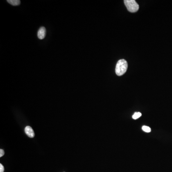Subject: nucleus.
<instances>
[{"instance_id": "9", "label": "nucleus", "mask_w": 172, "mask_h": 172, "mask_svg": "<svg viewBox=\"0 0 172 172\" xmlns=\"http://www.w3.org/2000/svg\"><path fill=\"white\" fill-rule=\"evenodd\" d=\"M4 168L2 164H0V172H4Z\"/></svg>"}, {"instance_id": "6", "label": "nucleus", "mask_w": 172, "mask_h": 172, "mask_svg": "<svg viewBox=\"0 0 172 172\" xmlns=\"http://www.w3.org/2000/svg\"><path fill=\"white\" fill-rule=\"evenodd\" d=\"M141 116V113L140 112H136L133 116V118L134 120L137 119Z\"/></svg>"}, {"instance_id": "4", "label": "nucleus", "mask_w": 172, "mask_h": 172, "mask_svg": "<svg viewBox=\"0 0 172 172\" xmlns=\"http://www.w3.org/2000/svg\"><path fill=\"white\" fill-rule=\"evenodd\" d=\"M25 133L26 135L30 138H33L34 136V130L32 128V127L29 126H26L25 129Z\"/></svg>"}, {"instance_id": "8", "label": "nucleus", "mask_w": 172, "mask_h": 172, "mask_svg": "<svg viewBox=\"0 0 172 172\" xmlns=\"http://www.w3.org/2000/svg\"><path fill=\"white\" fill-rule=\"evenodd\" d=\"M4 150L1 149L0 150V157H1L2 156H4Z\"/></svg>"}, {"instance_id": "5", "label": "nucleus", "mask_w": 172, "mask_h": 172, "mask_svg": "<svg viewBox=\"0 0 172 172\" xmlns=\"http://www.w3.org/2000/svg\"><path fill=\"white\" fill-rule=\"evenodd\" d=\"M7 1L13 6H18L21 2L19 0H7Z\"/></svg>"}, {"instance_id": "2", "label": "nucleus", "mask_w": 172, "mask_h": 172, "mask_svg": "<svg viewBox=\"0 0 172 172\" xmlns=\"http://www.w3.org/2000/svg\"><path fill=\"white\" fill-rule=\"evenodd\" d=\"M124 2L128 11L130 12L135 13L138 11L139 5L138 4L135 0H125Z\"/></svg>"}, {"instance_id": "3", "label": "nucleus", "mask_w": 172, "mask_h": 172, "mask_svg": "<svg viewBox=\"0 0 172 172\" xmlns=\"http://www.w3.org/2000/svg\"><path fill=\"white\" fill-rule=\"evenodd\" d=\"M45 34H46V29L44 27H41L39 28L37 33V36L39 39H44L45 37Z\"/></svg>"}, {"instance_id": "7", "label": "nucleus", "mask_w": 172, "mask_h": 172, "mask_svg": "<svg viewBox=\"0 0 172 172\" xmlns=\"http://www.w3.org/2000/svg\"><path fill=\"white\" fill-rule=\"evenodd\" d=\"M142 130L144 132H146V133H150L151 132V128L148 126H143L142 127Z\"/></svg>"}, {"instance_id": "1", "label": "nucleus", "mask_w": 172, "mask_h": 172, "mask_svg": "<svg viewBox=\"0 0 172 172\" xmlns=\"http://www.w3.org/2000/svg\"><path fill=\"white\" fill-rule=\"evenodd\" d=\"M128 69V63L125 60H121L117 63L115 72L118 76H121L126 73Z\"/></svg>"}]
</instances>
